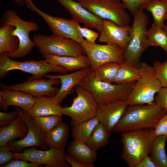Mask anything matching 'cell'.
I'll return each mask as SVG.
<instances>
[{
  "label": "cell",
  "mask_w": 167,
  "mask_h": 167,
  "mask_svg": "<svg viewBox=\"0 0 167 167\" xmlns=\"http://www.w3.org/2000/svg\"><path fill=\"white\" fill-rule=\"evenodd\" d=\"M163 0V1H165L167 2V0Z\"/></svg>",
  "instance_id": "47"
},
{
  "label": "cell",
  "mask_w": 167,
  "mask_h": 167,
  "mask_svg": "<svg viewBox=\"0 0 167 167\" xmlns=\"http://www.w3.org/2000/svg\"><path fill=\"white\" fill-rule=\"evenodd\" d=\"M19 116L25 122L28 128V133L22 139L9 141L7 144L13 152H20L25 148L31 146L39 147L45 150L49 149L46 143L45 134L41 130L33 117L27 112L15 106Z\"/></svg>",
  "instance_id": "12"
},
{
  "label": "cell",
  "mask_w": 167,
  "mask_h": 167,
  "mask_svg": "<svg viewBox=\"0 0 167 167\" xmlns=\"http://www.w3.org/2000/svg\"><path fill=\"white\" fill-rule=\"evenodd\" d=\"M42 56L50 64L60 67L68 72H74L91 66L88 57L85 55L75 57L52 54H45Z\"/></svg>",
  "instance_id": "21"
},
{
  "label": "cell",
  "mask_w": 167,
  "mask_h": 167,
  "mask_svg": "<svg viewBox=\"0 0 167 167\" xmlns=\"http://www.w3.org/2000/svg\"><path fill=\"white\" fill-rule=\"evenodd\" d=\"M120 67V64L115 62L105 63L93 70L100 80L113 84Z\"/></svg>",
  "instance_id": "33"
},
{
  "label": "cell",
  "mask_w": 167,
  "mask_h": 167,
  "mask_svg": "<svg viewBox=\"0 0 167 167\" xmlns=\"http://www.w3.org/2000/svg\"><path fill=\"white\" fill-rule=\"evenodd\" d=\"M26 5L28 9L44 20L53 34L72 39L80 44L84 40L78 29L79 23L72 19H68L50 15L38 9L32 0L28 1Z\"/></svg>",
  "instance_id": "11"
},
{
  "label": "cell",
  "mask_w": 167,
  "mask_h": 167,
  "mask_svg": "<svg viewBox=\"0 0 167 167\" xmlns=\"http://www.w3.org/2000/svg\"><path fill=\"white\" fill-rule=\"evenodd\" d=\"M80 44L89 59L93 70L107 63L115 62L121 64L124 62V50L117 44H92L84 39Z\"/></svg>",
  "instance_id": "13"
},
{
  "label": "cell",
  "mask_w": 167,
  "mask_h": 167,
  "mask_svg": "<svg viewBox=\"0 0 167 167\" xmlns=\"http://www.w3.org/2000/svg\"><path fill=\"white\" fill-rule=\"evenodd\" d=\"M86 9L102 19L111 21L118 26L128 25L129 15L121 0H78Z\"/></svg>",
  "instance_id": "10"
},
{
  "label": "cell",
  "mask_w": 167,
  "mask_h": 167,
  "mask_svg": "<svg viewBox=\"0 0 167 167\" xmlns=\"http://www.w3.org/2000/svg\"><path fill=\"white\" fill-rule=\"evenodd\" d=\"M77 96L70 106L62 107V115L71 118V126L78 124L96 117L98 104L87 89L80 85L75 86Z\"/></svg>",
  "instance_id": "9"
},
{
  "label": "cell",
  "mask_w": 167,
  "mask_h": 167,
  "mask_svg": "<svg viewBox=\"0 0 167 167\" xmlns=\"http://www.w3.org/2000/svg\"><path fill=\"white\" fill-rule=\"evenodd\" d=\"M124 6L132 14L150 0H121Z\"/></svg>",
  "instance_id": "40"
},
{
  "label": "cell",
  "mask_w": 167,
  "mask_h": 167,
  "mask_svg": "<svg viewBox=\"0 0 167 167\" xmlns=\"http://www.w3.org/2000/svg\"><path fill=\"white\" fill-rule=\"evenodd\" d=\"M141 7L132 14L134 20L129 32V39L123 53L124 62L138 67L143 51L150 46L146 34L148 17Z\"/></svg>",
  "instance_id": "3"
},
{
  "label": "cell",
  "mask_w": 167,
  "mask_h": 167,
  "mask_svg": "<svg viewBox=\"0 0 167 167\" xmlns=\"http://www.w3.org/2000/svg\"><path fill=\"white\" fill-rule=\"evenodd\" d=\"M62 115H53L33 118L40 128L45 134L62 121Z\"/></svg>",
  "instance_id": "34"
},
{
  "label": "cell",
  "mask_w": 167,
  "mask_h": 167,
  "mask_svg": "<svg viewBox=\"0 0 167 167\" xmlns=\"http://www.w3.org/2000/svg\"><path fill=\"white\" fill-rule=\"evenodd\" d=\"M154 102L167 111V87H162L157 93Z\"/></svg>",
  "instance_id": "41"
},
{
  "label": "cell",
  "mask_w": 167,
  "mask_h": 167,
  "mask_svg": "<svg viewBox=\"0 0 167 167\" xmlns=\"http://www.w3.org/2000/svg\"><path fill=\"white\" fill-rule=\"evenodd\" d=\"M14 159L13 152L6 145L0 147V167H2L7 163Z\"/></svg>",
  "instance_id": "38"
},
{
  "label": "cell",
  "mask_w": 167,
  "mask_h": 167,
  "mask_svg": "<svg viewBox=\"0 0 167 167\" xmlns=\"http://www.w3.org/2000/svg\"><path fill=\"white\" fill-rule=\"evenodd\" d=\"M135 167H157V166L152 157L147 155L139 162Z\"/></svg>",
  "instance_id": "44"
},
{
  "label": "cell",
  "mask_w": 167,
  "mask_h": 167,
  "mask_svg": "<svg viewBox=\"0 0 167 167\" xmlns=\"http://www.w3.org/2000/svg\"><path fill=\"white\" fill-rule=\"evenodd\" d=\"M140 76L139 67L123 62L120 67L114 83L118 84H126L135 82Z\"/></svg>",
  "instance_id": "30"
},
{
  "label": "cell",
  "mask_w": 167,
  "mask_h": 167,
  "mask_svg": "<svg viewBox=\"0 0 167 167\" xmlns=\"http://www.w3.org/2000/svg\"><path fill=\"white\" fill-rule=\"evenodd\" d=\"M69 132L68 125L62 121L52 130L45 134L46 143L49 149L54 148L64 152Z\"/></svg>",
  "instance_id": "25"
},
{
  "label": "cell",
  "mask_w": 167,
  "mask_h": 167,
  "mask_svg": "<svg viewBox=\"0 0 167 167\" xmlns=\"http://www.w3.org/2000/svg\"><path fill=\"white\" fill-rule=\"evenodd\" d=\"M154 130L156 136L164 135L167 137V113L158 120Z\"/></svg>",
  "instance_id": "39"
},
{
  "label": "cell",
  "mask_w": 167,
  "mask_h": 167,
  "mask_svg": "<svg viewBox=\"0 0 167 167\" xmlns=\"http://www.w3.org/2000/svg\"><path fill=\"white\" fill-rule=\"evenodd\" d=\"M92 70L90 66L69 74L55 75H46L44 77L47 78H57L60 80L61 86L54 96L61 104L68 95L73 93L74 91L73 88L79 85L83 79Z\"/></svg>",
  "instance_id": "19"
},
{
  "label": "cell",
  "mask_w": 167,
  "mask_h": 167,
  "mask_svg": "<svg viewBox=\"0 0 167 167\" xmlns=\"http://www.w3.org/2000/svg\"><path fill=\"white\" fill-rule=\"evenodd\" d=\"M35 103L27 112L32 117L50 115H62L61 105L54 96L35 97Z\"/></svg>",
  "instance_id": "22"
},
{
  "label": "cell",
  "mask_w": 167,
  "mask_h": 167,
  "mask_svg": "<svg viewBox=\"0 0 167 167\" xmlns=\"http://www.w3.org/2000/svg\"><path fill=\"white\" fill-rule=\"evenodd\" d=\"M128 101H121L98 104L96 117L105 127L109 134L129 105Z\"/></svg>",
  "instance_id": "16"
},
{
  "label": "cell",
  "mask_w": 167,
  "mask_h": 167,
  "mask_svg": "<svg viewBox=\"0 0 167 167\" xmlns=\"http://www.w3.org/2000/svg\"><path fill=\"white\" fill-rule=\"evenodd\" d=\"M78 29L81 35L87 41L92 44H95V41L99 37V34L86 27H82L79 25Z\"/></svg>",
  "instance_id": "36"
},
{
  "label": "cell",
  "mask_w": 167,
  "mask_h": 167,
  "mask_svg": "<svg viewBox=\"0 0 167 167\" xmlns=\"http://www.w3.org/2000/svg\"><path fill=\"white\" fill-rule=\"evenodd\" d=\"M28 131L27 124L19 116L11 124L0 127V146L6 145L11 140L23 139Z\"/></svg>",
  "instance_id": "23"
},
{
  "label": "cell",
  "mask_w": 167,
  "mask_h": 167,
  "mask_svg": "<svg viewBox=\"0 0 167 167\" xmlns=\"http://www.w3.org/2000/svg\"><path fill=\"white\" fill-rule=\"evenodd\" d=\"M146 34L148 45L161 47L167 55V33L163 28L154 22Z\"/></svg>",
  "instance_id": "32"
},
{
  "label": "cell",
  "mask_w": 167,
  "mask_h": 167,
  "mask_svg": "<svg viewBox=\"0 0 167 167\" xmlns=\"http://www.w3.org/2000/svg\"><path fill=\"white\" fill-rule=\"evenodd\" d=\"M167 137L164 135L156 136L150 154L157 167H167V156L165 145Z\"/></svg>",
  "instance_id": "29"
},
{
  "label": "cell",
  "mask_w": 167,
  "mask_h": 167,
  "mask_svg": "<svg viewBox=\"0 0 167 167\" xmlns=\"http://www.w3.org/2000/svg\"><path fill=\"white\" fill-rule=\"evenodd\" d=\"M35 101V97L20 90L3 88L0 91V108L4 111L10 106L14 105L28 111Z\"/></svg>",
  "instance_id": "20"
},
{
  "label": "cell",
  "mask_w": 167,
  "mask_h": 167,
  "mask_svg": "<svg viewBox=\"0 0 167 167\" xmlns=\"http://www.w3.org/2000/svg\"><path fill=\"white\" fill-rule=\"evenodd\" d=\"M64 158L66 161L72 167H94L92 165L80 162L67 153H65Z\"/></svg>",
  "instance_id": "43"
},
{
  "label": "cell",
  "mask_w": 167,
  "mask_h": 167,
  "mask_svg": "<svg viewBox=\"0 0 167 167\" xmlns=\"http://www.w3.org/2000/svg\"><path fill=\"white\" fill-rule=\"evenodd\" d=\"M140 76L135 82L128 98L129 105L155 103V95L162 88L152 66L140 62Z\"/></svg>",
  "instance_id": "6"
},
{
  "label": "cell",
  "mask_w": 167,
  "mask_h": 167,
  "mask_svg": "<svg viewBox=\"0 0 167 167\" xmlns=\"http://www.w3.org/2000/svg\"><path fill=\"white\" fill-rule=\"evenodd\" d=\"M15 27L10 25H1L0 27V54L11 53L17 50L19 41L12 35Z\"/></svg>",
  "instance_id": "26"
},
{
  "label": "cell",
  "mask_w": 167,
  "mask_h": 167,
  "mask_svg": "<svg viewBox=\"0 0 167 167\" xmlns=\"http://www.w3.org/2000/svg\"><path fill=\"white\" fill-rule=\"evenodd\" d=\"M152 66L162 87H167V60L163 63L156 61L153 62Z\"/></svg>",
  "instance_id": "35"
},
{
  "label": "cell",
  "mask_w": 167,
  "mask_h": 167,
  "mask_svg": "<svg viewBox=\"0 0 167 167\" xmlns=\"http://www.w3.org/2000/svg\"><path fill=\"white\" fill-rule=\"evenodd\" d=\"M163 28L167 33V23L166 24H165V25Z\"/></svg>",
  "instance_id": "46"
},
{
  "label": "cell",
  "mask_w": 167,
  "mask_h": 167,
  "mask_svg": "<svg viewBox=\"0 0 167 167\" xmlns=\"http://www.w3.org/2000/svg\"><path fill=\"white\" fill-rule=\"evenodd\" d=\"M19 117L16 110L9 112H0V127L7 125L12 123Z\"/></svg>",
  "instance_id": "37"
},
{
  "label": "cell",
  "mask_w": 167,
  "mask_h": 167,
  "mask_svg": "<svg viewBox=\"0 0 167 167\" xmlns=\"http://www.w3.org/2000/svg\"><path fill=\"white\" fill-rule=\"evenodd\" d=\"M156 137L154 129L142 128L122 133V150L121 157L130 167H135L150 153Z\"/></svg>",
  "instance_id": "2"
},
{
  "label": "cell",
  "mask_w": 167,
  "mask_h": 167,
  "mask_svg": "<svg viewBox=\"0 0 167 167\" xmlns=\"http://www.w3.org/2000/svg\"><path fill=\"white\" fill-rule=\"evenodd\" d=\"M102 21L103 27L99 34V41L106 44H117L124 51L129 40L131 26H120L113 21L106 19H102Z\"/></svg>",
  "instance_id": "18"
},
{
  "label": "cell",
  "mask_w": 167,
  "mask_h": 167,
  "mask_svg": "<svg viewBox=\"0 0 167 167\" xmlns=\"http://www.w3.org/2000/svg\"><path fill=\"white\" fill-rule=\"evenodd\" d=\"M61 84L60 80L57 78L36 79L29 76L26 81L14 85H7L0 84L2 89L17 90L29 94L35 97L42 96H54L59 88L54 85Z\"/></svg>",
  "instance_id": "15"
},
{
  "label": "cell",
  "mask_w": 167,
  "mask_h": 167,
  "mask_svg": "<svg viewBox=\"0 0 167 167\" xmlns=\"http://www.w3.org/2000/svg\"><path fill=\"white\" fill-rule=\"evenodd\" d=\"M14 70L31 74L38 79L49 72H57L62 74L68 72L60 67L50 64L45 59L18 61L11 59L6 53L0 54V78H4L9 71Z\"/></svg>",
  "instance_id": "8"
},
{
  "label": "cell",
  "mask_w": 167,
  "mask_h": 167,
  "mask_svg": "<svg viewBox=\"0 0 167 167\" xmlns=\"http://www.w3.org/2000/svg\"><path fill=\"white\" fill-rule=\"evenodd\" d=\"M2 0H0L1 1ZM15 3L18 6L21 7L26 5L28 0H11Z\"/></svg>",
  "instance_id": "45"
},
{
  "label": "cell",
  "mask_w": 167,
  "mask_h": 167,
  "mask_svg": "<svg viewBox=\"0 0 167 167\" xmlns=\"http://www.w3.org/2000/svg\"><path fill=\"white\" fill-rule=\"evenodd\" d=\"M143 9L151 12L154 23L161 28L167 19V2L162 0H150L143 4Z\"/></svg>",
  "instance_id": "27"
},
{
  "label": "cell",
  "mask_w": 167,
  "mask_h": 167,
  "mask_svg": "<svg viewBox=\"0 0 167 167\" xmlns=\"http://www.w3.org/2000/svg\"><path fill=\"white\" fill-rule=\"evenodd\" d=\"M135 82L126 84L109 83L99 79L92 70L79 85L89 91L98 104H100L128 101Z\"/></svg>",
  "instance_id": "4"
},
{
  "label": "cell",
  "mask_w": 167,
  "mask_h": 167,
  "mask_svg": "<svg viewBox=\"0 0 167 167\" xmlns=\"http://www.w3.org/2000/svg\"><path fill=\"white\" fill-rule=\"evenodd\" d=\"M14 159L24 160L49 167H69L64 158L63 151L54 148L38 150L36 146L27 147L20 152H13Z\"/></svg>",
  "instance_id": "14"
},
{
  "label": "cell",
  "mask_w": 167,
  "mask_h": 167,
  "mask_svg": "<svg viewBox=\"0 0 167 167\" xmlns=\"http://www.w3.org/2000/svg\"><path fill=\"white\" fill-rule=\"evenodd\" d=\"M99 122L96 117L78 124L71 126V130L74 140L86 143Z\"/></svg>",
  "instance_id": "28"
},
{
  "label": "cell",
  "mask_w": 167,
  "mask_h": 167,
  "mask_svg": "<svg viewBox=\"0 0 167 167\" xmlns=\"http://www.w3.org/2000/svg\"><path fill=\"white\" fill-rule=\"evenodd\" d=\"M167 111L155 103L129 105L112 131L123 133L142 128L154 129Z\"/></svg>",
  "instance_id": "1"
},
{
  "label": "cell",
  "mask_w": 167,
  "mask_h": 167,
  "mask_svg": "<svg viewBox=\"0 0 167 167\" xmlns=\"http://www.w3.org/2000/svg\"><path fill=\"white\" fill-rule=\"evenodd\" d=\"M69 13L72 19L85 27L94 28L99 32L102 30V19L84 8L80 3L74 0H57Z\"/></svg>",
  "instance_id": "17"
},
{
  "label": "cell",
  "mask_w": 167,
  "mask_h": 167,
  "mask_svg": "<svg viewBox=\"0 0 167 167\" xmlns=\"http://www.w3.org/2000/svg\"><path fill=\"white\" fill-rule=\"evenodd\" d=\"M96 150L85 143L75 140L71 142L67 147V153L83 163L92 165L97 158Z\"/></svg>",
  "instance_id": "24"
},
{
  "label": "cell",
  "mask_w": 167,
  "mask_h": 167,
  "mask_svg": "<svg viewBox=\"0 0 167 167\" xmlns=\"http://www.w3.org/2000/svg\"><path fill=\"white\" fill-rule=\"evenodd\" d=\"M1 25H12L15 28L12 32L13 36L16 37L19 41V47L15 52L6 53L11 58L24 57L27 55L35 46V43L29 37L32 31H37L39 27L36 23L28 21L21 19L16 12L13 10L5 11L0 18Z\"/></svg>",
  "instance_id": "5"
},
{
  "label": "cell",
  "mask_w": 167,
  "mask_h": 167,
  "mask_svg": "<svg viewBox=\"0 0 167 167\" xmlns=\"http://www.w3.org/2000/svg\"><path fill=\"white\" fill-rule=\"evenodd\" d=\"M27 161L19 159H13L2 167H39L40 165Z\"/></svg>",
  "instance_id": "42"
},
{
  "label": "cell",
  "mask_w": 167,
  "mask_h": 167,
  "mask_svg": "<svg viewBox=\"0 0 167 167\" xmlns=\"http://www.w3.org/2000/svg\"><path fill=\"white\" fill-rule=\"evenodd\" d=\"M33 41L42 55L52 54L75 57L86 54L80 44L72 39L54 34L49 36L35 34L33 36Z\"/></svg>",
  "instance_id": "7"
},
{
  "label": "cell",
  "mask_w": 167,
  "mask_h": 167,
  "mask_svg": "<svg viewBox=\"0 0 167 167\" xmlns=\"http://www.w3.org/2000/svg\"><path fill=\"white\" fill-rule=\"evenodd\" d=\"M110 136L105 127L99 122L85 143L91 148L97 150L107 145Z\"/></svg>",
  "instance_id": "31"
}]
</instances>
